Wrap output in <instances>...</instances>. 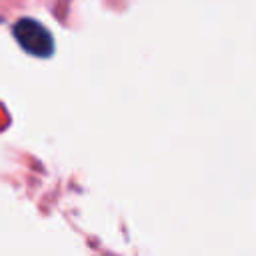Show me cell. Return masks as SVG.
<instances>
[{
    "label": "cell",
    "instance_id": "cell-1",
    "mask_svg": "<svg viewBox=\"0 0 256 256\" xmlns=\"http://www.w3.org/2000/svg\"><path fill=\"white\" fill-rule=\"evenodd\" d=\"M12 34L26 54L36 58H48L54 54V38L46 26L32 18H20L12 26Z\"/></svg>",
    "mask_w": 256,
    "mask_h": 256
}]
</instances>
